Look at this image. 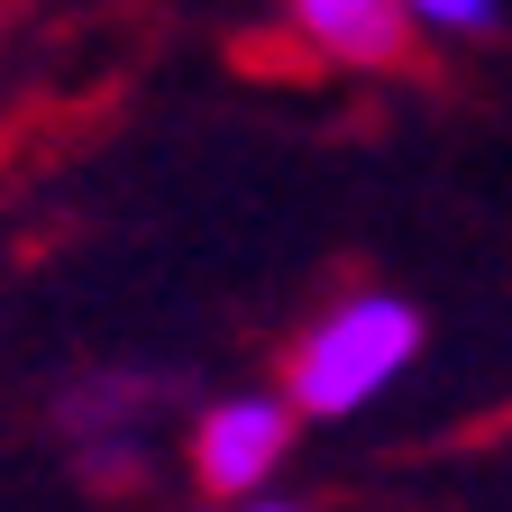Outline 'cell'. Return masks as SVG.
<instances>
[{
	"label": "cell",
	"instance_id": "6da1fadb",
	"mask_svg": "<svg viewBox=\"0 0 512 512\" xmlns=\"http://www.w3.org/2000/svg\"><path fill=\"white\" fill-rule=\"evenodd\" d=\"M421 357V311L403 293H348L284 348V403L302 421H357Z\"/></svg>",
	"mask_w": 512,
	"mask_h": 512
},
{
	"label": "cell",
	"instance_id": "7a4b0ae2",
	"mask_svg": "<svg viewBox=\"0 0 512 512\" xmlns=\"http://www.w3.org/2000/svg\"><path fill=\"white\" fill-rule=\"evenodd\" d=\"M293 403L284 394H220L192 421V476L202 494H266L275 467L293 458Z\"/></svg>",
	"mask_w": 512,
	"mask_h": 512
},
{
	"label": "cell",
	"instance_id": "3957f363",
	"mask_svg": "<svg viewBox=\"0 0 512 512\" xmlns=\"http://www.w3.org/2000/svg\"><path fill=\"white\" fill-rule=\"evenodd\" d=\"M284 28L320 64H348V74H394V64H412V46H421L403 0H284Z\"/></svg>",
	"mask_w": 512,
	"mask_h": 512
},
{
	"label": "cell",
	"instance_id": "277c9868",
	"mask_svg": "<svg viewBox=\"0 0 512 512\" xmlns=\"http://www.w3.org/2000/svg\"><path fill=\"white\" fill-rule=\"evenodd\" d=\"M421 37H494L503 28V0H403Z\"/></svg>",
	"mask_w": 512,
	"mask_h": 512
},
{
	"label": "cell",
	"instance_id": "5b68a950",
	"mask_svg": "<svg viewBox=\"0 0 512 512\" xmlns=\"http://www.w3.org/2000/svg\"><path fill=\"white\" fill-rule=\"evenodd\" d=\"M202 512H311V503H275V494H211Z\"/></svg>",
	"mask_w": 512,
	"mask_h": 512
}]
</instances>
